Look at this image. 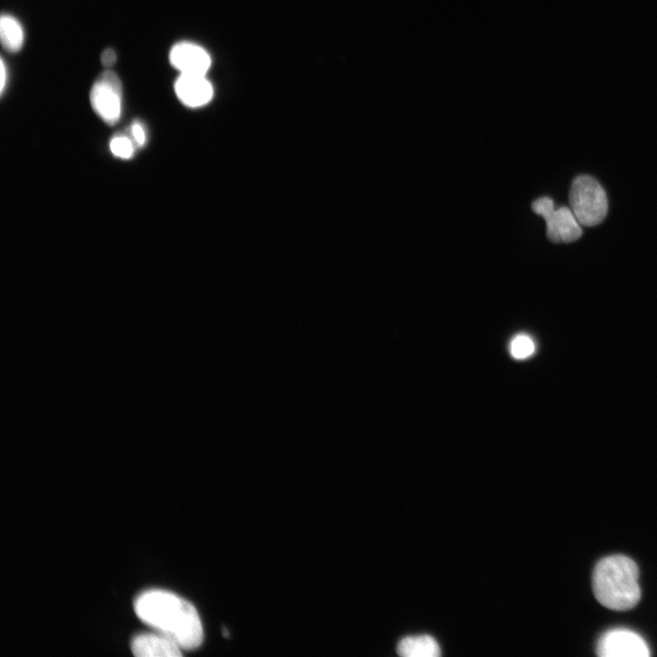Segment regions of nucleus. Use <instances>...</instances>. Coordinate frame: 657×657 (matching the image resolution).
<instances>
[{"label":"nucleus","instance_id":"1","mask_svg":"<svg viewBox=\"0 0 657 657\" xmlns=\"http://www.w3.org/2000/svg\"><path fill=\"white\" fill-rule=\"evenodd\" d=\"M134 610L143 622L173 640L182 649H195L203 641V625L196 609L172 592L146 590L136 598Z\"/></svg>","mask_w":657,"mask_h":657},{"label":"nucleus","instance_id":"2","mask_svg":"<svg viewBox=\"0 0 657 657\" xmlns=\"http://www.w3.org/2000/svg\"><path fill=\"white\" fill-rule=\"evenodd\" d=\"M639 568L624 555L601 558L592 574V589L597 600L604 607L618 611L634 608L641 600L638 583Z\"/></svg>","mask_w":657,"mask_h":657},{"label":"nucleus","instance_id":"3","mask_svg":"<svg viewBox=\"0 0 657 657\" xmlns=\"http://www.w3.org/2000/svg\"><path fill=\"white\" fill-rule=\"evenodd\" d=\"M569 203L579 224L585 226H593L602 222L608 211L604 189L588 175H580L573 181Z\"/></svg>","mask_w":657,"mask_h":657},{"label":"nucleus","instance_id":"4","mask_svg":"<svg viewBox=\"0 0 657 657\" xmlns=\"http://www.w3.org/2000/svg\"><path fill=\"white\" fill-rule=\"evenodd\" d=\"M533 211L541 215L547 224V235L555 243L572 242L581 236L580 224L568 207L555 208L549 197H541L532 203Z\"/></svg>","mask_w":657,"mask_h":657},{"label":"nucleus","instance_id":"5","mask_svg":"<svg viewBox=\"0 0 657 657\" xmlns=\"http://www.w3.org/2000/svg\"><path fill=\"white\" fill-rule=\"evenodd\" d=\"M122 86L119 77L110 70L99 75L91 88L89 99L97 115L110 125L121 114Z\"/></svg>","mask_w":657,"mask_h":657},{"label":"nucleus","instance_id":"6","mask_svg":"<svg viewBox=\"0 0 657 657\" xmlns=\"http://www.w3.org/2000/svg\"><path fill=\"white\" fill-rule=\"evenodd\" d=\"M596 653L600 657H647L650 651L638 633L619 628L609 630L600 637Z\"/></svg>","mask_w":657,"mask_h":657},{"label":"nucleus","instance_id":"7","mask_svg":"<svg viewBox=\"0 0 657 657\" xmlns=\"http://www.w3.org/2000/svg\"><path fill=\"white\" fill-rule=\"evenodd\" d=\"M169 59L181 74L206 75L211 57L201 46L192 42H180L170 50Z\"/></svg>","mask_w":657,"mask_h":657},{"label":"nucleus","instance_id":"8","mask_svg":"<svg viewBox=\"0 0 657 657\" xmlns=\"http://www.w3.org/2000/svg\"><path fill=\"white\" fill-rule=\"evenodd\" d=\"M174 91L180 101L190 108L207 104L214 95L213 86L205 75L180 74Z\"/></svg>","mask_w":657,"mask_h":657},{"label":"nucleus","instance_id":"9","mask_svg":"<svg viewBox=\"0 0 657 657\" xmlns=\"http://www.w3.org/2000/svg\"><path fill=\"white\" fill-rule=\"evenodd\" d=\"M132 653L138 657H179L182 648L171 638L160 633H141L130 642Z\"/></svg>","mask_w":657,"mask_h":657},{"label":"nucleus","instance_id":"10","mask_svg":"<svg viewBox=\"0 0 657 657\" xmlns=\"http://www.w3.org/2000/svg\"><path fill=\"white\" fill-rule=\"evenodd\" d=\"M397 652L403 657H437L441 655V649L432 636L424 634L402 639Z\"/></svg>","mask_w":657,"mask_h":657},{"label":"nucleus","instance_id":"11","mask_svg":"<svg viewBox=\"0 0 657 657\" xmlns=\"http://www.w3.org/2000/svg\"><path fill=\"white\" fill-rule=\"evenodd\" d=\"M0 37L3 47L8 52H17L24 44V30L19 21L7 14L1 16Z\"/></svg>","mask_w":657,"mask_h":657},{"label":"nucleus","instance_id":"12","mask_svg":"<svg viewBox=\"0 0 657 657\" xmlns=\"http://www.w3.org/2000/svg\"><path fill=\"white\" fill-rule=\"evenodd\" d=\"M535 351V344L527 335L516 336L510 343V353L515 359H526Z\"/></svg>","mask_w":657,"mask_h":657},{"label":"nucleus","instance_id":"13","mask_svg":"<svg viewBox=\"0 0 657 657\" xmlns=\"http://www.w3.org/2000/svg\"><path fill=\"white\" fill-rule=\"evenodd\" d=\"M112 154L121 159H130L133 155V145L131 141L125 136H115L110 143Z\"/></svg>","mask_w":657,"mask_h":657},{"label":"nucleus","instance_id":"14","mask_svg":"<svg viewBox=\"0 0 657 657\" xmlns=\"http://www.w3.org/2000/svg\"><path fill=\"white\" fill-rule=\"evenodd\" d=\"M131 133L138 145L143 146L146 141L145 131L140 122H133L131 125Z\"/></svg>","mask_w":657,"mask_h":657},{"label":"nucleus","instance_id":"15","mask_svg":"<svg viewBox=\"0 0 657 657\" xmlns=\"http://www.w3.org/2000/svg\"><path fill=\"white\" fill-rule=\"evenodd\" d=\"M117 59V55L113 49H105L100 57L101 63L106 67L112 66Z\"/></svg>","mask_w":657,"mask_h":657},{"label":"nucleus","instance_id":"16","mask_svg":"<svg viewBox=\"0 0 657 657\" xmlns=\"http://www.w3.org/2000/svg\"><path fill=\"white\" fill-rule=\"evenodd\" d=\"M6 78H7V68L5 67L4 60L2 59V61H1V92L2 93L5 88Z\"/></svg>","mask_w":657,"mask_h":657},{"label":"nucleus","instance_id":"17","mask_svg":"<svg viewBox=\"0 0 657 657\" xmlns=\"http://www.w3.org/2000/svg\"><path fill=\"white\" fill-rule=\"evenodd\" d=\"M223 635L226 638L229 637V631H227V629H225V628L223 629Z\"/></svg>","mask_w":657,"mask_h":657}]
</instances>
